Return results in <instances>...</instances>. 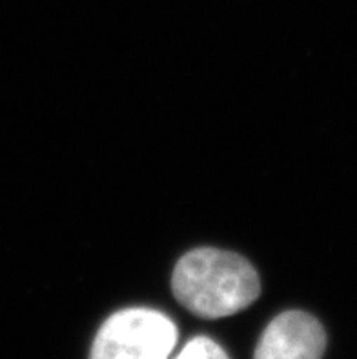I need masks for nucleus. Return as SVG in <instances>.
<instances>
[{
	"instance_id": "nucleus-2",
	"label": "nucleus",
	"mask_w": 357,
	"mask_h": 359,
	"mask_svg": "<svg viewBox=\"0 0 357 359\" xmlns=\"http://www.w3.org/2000/svg\"><path fill=\"white\" fill-rule=\"evenodd\" d=\"M177 343V328L157 310H121L97 332L90 359H168Z\"/></svg>"
},
{
	"instance_id": "nucleus-3",
	"label": "nucleus",
	"mask_w": 357,
	"mask_h": 359,
	"mask_svg": "<svg viewBox=\"0 0 357 359\" xmlns=\"http://www.w3.org/2000/svg\"><path fill=\"white\" fill-rule=\"evenodd\" d=\"M325 348L321 323L307 312L290 310L268 325L253 359H321Z\"/></svg>"
},
{
	"instance_id": "nucleus-4",
	"label": "nucleus",
	"mask_w": 357,
	"mask_h": 359,
	"mask_svg": "<svg viewBox=\"0 0 357 359\" xmlns=\"http://www.w3.org/2000/svg\"><path fill=\"white\" fill-rule=\"evenodd\" d=\"M175 359H230L228 354L222 351L221 346L210 337H194L191 341L184 345L179 355Z\"/></svg>"
},
{
	"instance_id": "nucleus-1",
	"label": "nucleus",
	"mask_w": 357,
	"mask_h": 359,
	"mask_svg": "<svg viewBox=\"0 0 357 359\" xmlns=\"http://www.w3.org/2000/svg\"><path fill=\"white\" fill-rule=\"evenodd\" d=\"M173 296L204 319L234 316L259 297V276L234 252L197 248L179 259L172 279Z\"/></svg>"
}]
</instances>
